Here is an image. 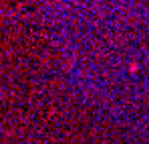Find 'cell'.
<instances>
[{
  "instance_id": "obj_1",
  "label": "cell",
  "mask_w": 149,
  "mask_h": 144,
  "mask_svg": "<svg viewBox=\"0 0 149 144\" xmlns=\"http://www.w3.org/2000/svg\"><path fill=\"white\" fill-rule=\"evenodd\" d=\"M129 71L135 73V71H137V63H131V65H129Z\"/></svg>"
}]
</instances>
